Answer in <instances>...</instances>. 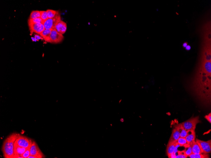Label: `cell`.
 Segmentation results:
<instances>
[{
	"label": "cell",
	"mask_w": 211,
	"mask_h": 158,
	"mask_svg": "<svg viewBox=\"0 0 211 158\" xmlns=\"http://www.w3.org/2000/svg\"><path fill=\"white\" fill-rule=\"evenodd\" d=\"M209 122L211 123V113H210L208 115H206L204 117Z\"/></svg>",
	"instance_id": "cell-26"
},
{
	"label": "cell",
	"mask_w": 211,
	"mask_h": 158,
	"mask_svg": "<svg viewBox=\"0 0 211 158\" xmlns=\"http://www.w3.org/2000/svg\"><path fill=\"white\" fill-rule=\"evenodd\" d=\"M178 155L176 156L175 158H186L188 157L185 154L184 150L180 151H178Z\"/></svg>",
	"instance_id": "cell-24"
},
{
	"label": "cell",
	"mask_w": 211,
	"mask_h": 158,
	"mask_svg": "<svg viewBox=\"0 0 211 158\" xmlns=\"http://www.w3.org/2000/svg\"><path fill=\"white\" fill-rule=\"evenodd\" d=\"M190 158H209L210 156L209 154H195L192 153L188 156Z\"/></svg>",
	"instance_id": "cell-18"
},
{
	"label": "cell",
	"mask_w": 211,
	"mask_h": 158,
	"mask_svg": "<svg viewBox=\"0 0 211 158\" xmlns=\"http://www.w3.org/2000/svg\"><path fill=\"white\" fill-rule=\"evenodd\" d=\"M196 133L194 130L187 131V134L185 138L188 143L190 144L191 142L195 141Z\"/></svg>",
	"instance_id": "cell-13"
},
{
	"label": "cell",
	"mask_w": 211,
	"mask_h": 158,
	"mask_svg": "<svg viewBox=\"0 0 211 158\" xmlns=\"http://www.w3.org/2000/svg\"><path fill=\"white\" fill-rule=\"evenodd\" d=\"M46 11L49 19H52L55 17L59 11L50 9Z\"/></svg>",
	"instance_id": "cell-20"
},
{
	"label": "cell",
	"mask_w": 211,
	"mask_h": 158,
	"mask_svg": "<svg viewBox=\"0 0 211 158\" xmlns=\"http://www.w3.org/2000/svg\"><path fill=\"white\" fill-rule=\"evenodd\" d=\"M32 143L31 139L20 134L18 135L15 142V144L19 146L27 149L30 148Z\"/></svg>",
	"instance_id": "cell-2"
},
{
	"label": "cell",
	"mask_w": 211,
	"mask_h": 158,
	"mask_svg": "<svg viewBox=\"0 0 211 158\" xmlns=\"http://www.w3.org/2000/svg\"><path fill=\"white\" fill-rule=\"evenodd\" d=\"M27 149L19 146L14 144V153L13 158H23L22 155L25 152Z\"/></svg>",
	"instance_id": "cell-9"
},
{
	"label": "cell",
	"mask_w": 211,
	"mask_h": 158,
	"mask_svg": "<svg viewBox=\"0 0 211 158\" xmlns=\"http://www.w3.org/2000/svg\"><path fill=\"white\" fill-rule=\"evenodd\" d=\"M61 20L60 14L58 11L55 17L52 19H48L44 23V25L45 29H55L57 24Z\"/></svg>",
	"instance_id": "cell-4"
},
{
	"label": "cell",
	"mask_w": 211,
	"mask_h": 158,
	"mask_svg": "<svg viewBox=\"0 0 211 158\" xmlns=\"http://www.w3.org/2000/svg\"><path fill=\"white\" fill-rule=\"evenodd\" d=\"M64 39L63 35L58 32L55 29L51 31L49 42L53 44H58L62 42Z\"/></svg>",
	"instance_id": "cell-6"
},
{
	"label": "cell",
	"mask_w": 211,
	"mask_h": 158,
	"mask_svg": "<svg viewBox=\"0 0 211 158\" xmlns=\"http://www.w3.org/2000/svg\"><path fill=\"white\" fill-rule=\"evenodd\" d=\"M30 155L34 156L37 158H44L45 156L40 149L37 144L34 141L32 143L30 150Z\"/></svg>",
	"instance_id": "cell-7"
},
{
	"label": "cell",
	"mask_w": 211,
	"mask_h": 158,
	"mask_svg": "<svg viewBox=\"0 0 211 158\" xmlns=\"http://www.w3.org/2000/svg\"><path fill=\"white\" fill-rule=\"evenodd\" d=\"M199 117H192L182 123L183 127L186 131L195 130L197 124L200 123Z\"/></svg>",
	"instance_id": "cell-3"
},
{
	"label": "cell",
	"mask_w": 211,
	"mask_h": 158,
	"mask_svg": "<svg viewBox=\"0 0 211 158\" xmlns=\"http://www.w3.org/2000/svg\"><path fill=\"white\" fill-rule=\"evenodd\" d=\"M19 134L13 133L5 139L2 147V151L5 158H13L15 141Z\"/></svg>",
	"instance_id": "cell-1"
},
{
	"label": "cell",
	"mask_w": 211,
	"mask_h": 158,
	"mask_svg": "<svg viewBox=\"0 0 211 158\" xmlns=\"http://www.w3.org/2000/svg\"><path fill=\"white\" fill-rule=\"evenodd\" d=\"M177 144V142H168L166 151L167 155L169 158L171 155L174 153V150Z\"/></svg>",
	"instance_id": "cell-12"
},
{
	"label": "cell",
	"mask_w": 211,
	"mask_h": 158,
	"mask_svg": "<svg viewBox=\"0 0 211 158\" xmlns=\"http://www.w3.org/2000/svg\"><path fill=\"white\" fill-rule=\"evenodd\" d=\"M175 127L178 129L180 132V137H186L187 134V131L184 129L182 123L176 124L175 126Z\"/></svg>",
	"instance_id": "cell-15"
},
{
	"label": "cell",
	"mask_w": 211,
	"mask_h": 158,
	"mask_svg": "<svg viewBox=\"0 0 211 158\" xmlns=\"http://www.w3.org/2000/svg\"><path fill=\"white\" fill-rule=\"evenodd\" d=\"M30 31L40 35L45 29L43 24L41 23H35L28 22Z\"/></svg>",
	"instance_id": "cell-8"
},
{
	"label": "cell",
	"mask_w": 211,
	"mask_h": 158,
	"mask_svg": "<svg viewBox=\"0 0 211 158\" xmlns=\"http://www.w3.org/2000/svg\"><path fill=\"white\" fill-rule=\"evenodd\" d=\"M30 148L27 149L22 155L23 158H28L30 155Z\"/></svg>",
	"instance_id": "cell-25"
},
{
	"label": "cell",
	"mask_w": 211,
	"mask_h": 158,
	"mask_svg": "<svg viewBox=\"0 0 211 158\" xmlns=\"http://www.w3.org/2000/svg\"><path fill=\"white\" fill-rule=\"evenodd\" d=\"M67 28L66 23L63 21L61 20L57 24L55 29L58 32L63 35L66 33Z\"/></svg>",
	"instance_id": "cell-10"
},
{
	"label": "cell",
	"mask_w": 211,
	"mask_h": 158,
	"mask_svg": "<svg viewBox=\"0 0 211 158\" xmlns=\"http://www.w3.org/2000/svg\"><path fill=\"white\" fill-rule=\"evenodd\" d=\"M191 49V47L190 45H188L187 46L185 47V49L187 51L190 50Z\"/></svg>",
	"instance_id": "cell-27"
},
{
	"label": "cell",
	"mask_w": 211,
	"mask_h": 158,
	"mask_svg": "<svg viewBox=\"0 0 211 158\" xmlns=\"http://www.w3.org/2000/svg\"><path fill=\"white\" fill-rule=\"evenodd\" d=\"M190 145L192 148V153L195 154H202L199 146L195 141L191 142Z\"/></svg>",
	"instance_id": "cell-14"
},
{
	"label": "cell",
	"mask_w": 211,
	"mask_h": 158,
	"mask_svg": "<svg viewBox=\"0 0 211 158\" xmlns=\"http://www.w3.org/2000/svg\"><path fill=\"white\" fill-rule=\"evenodd\" d=\"M180 138V132L178 129L175 127L172 131L169 142H177Z\"/></svg>",
	"instance_id": "cell-11"
},
{
	"label": "cell",
	"mask_w": 211,
	"mask_h": 158,
	"mask_svg": "<svg viewBox=\"0 0 211 158\" xmlns=\"http://www.w3.org/2000/svg\"><path fill=\"white\" fill-rule=\"evenodd\" d=\"M196 142L199 146L202 154H208L211 152V140L204 141L197 139Z\"/></svg>",
	"instance_id": "cell-5"
},
{
	"label": "cell",
	"mask_w": 211,
	"mask_h": 158,
	"mask_svg": "<svg viewBox=\"0 0 211 158\" xmlns=\"http://www.w3.org/2000/svg\"><path fill=\"white\" fill-rule=\"evenodd\" d=\"M177 142L180 146V147H186L189 146L190 145V144L188 143L185 138L180 137Z\"/></svg>",
	"instance_id": "cell-17"
},
{
	"label": "cell",
	"mask_w": 211,
	"mask_h": 158,
	"mask_svg": "<svg viewBox=\"0 0 211 158\" xmlns=\"http://www.w3.org/2000/svg\"><path fill=\"white\" fill-rule=\"evenodd\" d=\"M188 43L187 42H185L182 45V46L183 48H185V47L187 46Z\"/></svg>",
	"instance_id": "cell-28"
},
{
	"label": "cell",
	"mask_w": 211,
	"mask_h": 158,
	"mask_svg": "<svg viewBox=\"0 0 211 158\" xmlns=\"http://www.w3.org/2000/svg\"><path fill=\"white\" fill-rule=\"evenodd\" d=\"M52 30L53 29H45L44 31L40 35L42 36L46 42H49L51 33Z\"/></svg>",
	"instance_id": "cell-16"
},
{
	"label": "cell",
	"mask_w": 211,
	"mask_h": 158,
	"mask_svg": "<svg viewBox=\"0 0 211 158\" xmlns=\"http://www.w3.org/2000/svg\"><path fill=\"white\" fill-rule=\"evenodd\" d=\"M28 22L35 23H41L43 24L44 23L41 17L37 18L35 19H29Z\"/></svg>",
	"instance_id": "cell-22"
},
{
	"label": "cell",
	"mask_w": 211,
	"mask_h": 158,
	"mask_svg": "<svg viewBox=\"0 0 211 158\" xmlns=\"http://www.w3.org/2000/svg\"><path fill=\"white\" fill-rule=\"evenodd\" d=\"M185 148V149L184 150L185 155L188 157L192 153V148L190 145Z\"/></svg>",
	"instance_id": "cell-23"
},
{
	"label": "cell",
	"mask_w": 211,
	"mask_h": 158,
	"mask_svg": "<svg viewBox=\"0 0 211 158\" xmlns=\"http://www.w3.org/2000/svg\"><path fill=\"white\" fill-rule=\"evenodd\" d=\"M39 17H41L40 11H33L30 14L29 19H35Z\"/></svg>",
	"instance_id": "cell-19"
},
{
	"label": "cell",
	"mask_w": 211,
	"mask_h": 158,
	"mask_svg": "<svg viewBox=\"0 0 211 158\" xmlns=\"http://www.w3.org/2000/svg\"><path fill=\"white\" fill-rule=\"evenodd\" d=\"M40 12L41 13V18L45 23L46 21L49 19L48 16L47 11H41Z\"/></svg>",
	"instance_id": "cell-21"
}]
</instances>
